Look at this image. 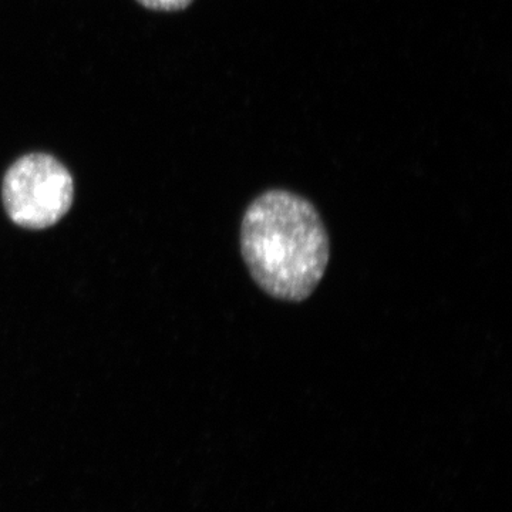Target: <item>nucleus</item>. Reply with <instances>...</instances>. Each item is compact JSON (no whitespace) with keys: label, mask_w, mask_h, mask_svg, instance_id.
I'll return each instance as SVG.
<instances>
[{"label":"nucleus","mask_w":512,"mask_h":512,"mask_svg":"<svg viewBox=\"0 0 512 512\" xmlns=\"http://www.w3.org/2000/svg\"><path fill=\"white\" fill-rule=\"evenodd\" d=\"M2 197L15 224L30 229L49 228L72 207L73 177L55 157L28 154L6 171Z\"/></svg>","instance_id":"f03ea898"},{"label":"nucleus","mask_w":512,"mask_h":512,"mask_svg":"<svg viewBox=\"0 0 512 512\" xmlns=\"http://www.w3.org/2000/svg\"><path fill=\"white\" fill-rule=\"evenodd\" d=\"M239 244L255 284L278 301H306L328 269V229L315 205L295 192L258 195L242 217Z\"/></svg>","instance_id":"f257e3e1"},{"label":"nucleus","mask_w":512,"mask_h":512,"mask_svg":"<svg viewBox=\"0 0 512 512\" xmlns=\"http://www.w3.org/2000/svg\"><path fill=\"white\" fill-rule=\"evenodd\" d=\"M140 5L148 9L163 10V12H175L183 10L191 5L192 0H137Z\"/></svg>","instance_id":"7ed1b4c3"}]
</instances>
